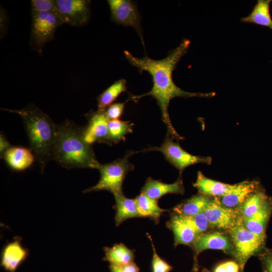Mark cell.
I'll return each instance as SVG.
<instances>
[{
  "label": "cell",
  "mask_w": 272,
  "mask_h": 272,
  "mask_svg": "<svg viewBox=\"0 0 272 272\" xmlns=\"http://www.w3.org/2000/svg\"><path fill=\"white\" fill-rule=\"evenodd\" d=\"M188 39H183L176 48L171 50L164 58L160 60L153 59L147 55L142 58L134 56L129 51H123L126 59L131 65L138 69L140 72H147L152 77L153 87L148 93L138 96H132L130 99L138 100L146 96L154 98L160 109L162 118L166 125L168 132L172 138L182 140L175 130L171 122L168 113L170 101L175 97H205L214 96L215 93H194L184 91L179 88L174 82L172 73L182 56L187 52L190 45Z\"/></svg>",
  "instance_id": "1"
},
{
  "label": "cell",
  "mask_w": 272,
  "mask_h": 272,
  "mask_svg": "<svg viewBox=\"0 0 272 272\" xmlns=\"http://www.w3.org/2000/svg\"><path fill=\"white\" fill-rule=\"evenodd\" d=\"M52 159L67 169H98L100 165L92 146L84 139L83 128L67 119L56 125Z\"/></svg>",
  "instance_id": "2"
},
{
  "label": "cell",
  "mask_w": 272,
  "mask_h": 272,
  "mask_svg": "<svg viewBox=\"0 0 272 272\" xmlns=\"http://www.w3.org/2000/svg\"><path fill=\"white\" fill-rule=\"evenodd\" d=\"M2 109L21 117L28 138L30 150L43 171L47 163L53 157L57 125L33 104L21 109Z\"/></svg>",
  "instance_id": "3"
},
{
  "label": "cell",
  "mask_w": 272,
  "mask_h": 272,
  "mask_svg": "<svg viewBox=\"0 0 272 272\" xmlns=\"http://www.w3.org/2000/svg\"><path fill=\"white\" fill-rule=\"evenodd\" d=\"M228 232L233 245L232 255L239 265L240 271L243 272L248 259L263 249L265 239L249 231L244 226L241 216Z\"/></svg>",
  "instance_id": "4"
},
{
  "label": "cell",
  "mask_w": 272,
  "mask_h": 272,
  "mask_svg": "<svg viewBox=\"0 0 272 272\" xmlns=\"http://www.w3.org/2000/svg\"><path fill=\"white\" fill-rule=\"evenodd\" d=\"M128 156L105 164H101L98 170L100 179L95 185L85 189L88 193L100 190H107L113 195L123 194L122 184L127 174L134 168L128 159Z\"/></svg>",
  "instance_id": "5"
},
{
  "label": "cell",
  "mask_w": 272,
  "mask_h": 272,
  "mask_svg": "<svg viewBox=\"0 0 272 272\" xmlns=\"http://www.w3.org/2000/svg\"><path fill=\"white\" fill-rule=\"evenodd\" d=\"M30 46L39 54L45 44L54 39L57 27L63 24L57 13H32Z\"/></svg>",
  "instance_id": "6"
},
{
  "label": "cell",
  "mask_w": 272,
  "mask_h": 272,
  "mask_svg": "<svg viewBox=\"0 0 272 272\" xmlns=\"http://www.w3.org/2000/svg\"><path fill=\"white\" fill-rule=\"evenodd\" d=\"M149 151H157L163 154L165 159L181 172L186 167L197 163L211 164L210 157L190 154L183 150L173 139L167 136L160 147L151 148Z\"/></svg>",
  "instance_id": "7"
},
{
  "label": "cell",
  "mask_w": 272,
  "mask_h": 272,
  "mask_svg": "<svg viewBox=\"0 0 272 272\" xmlns=\"http://www.w3.org/2000/svg\"><path fill=\"white\" fill-rule=\"evenodd\" d=\"M111 21L124 26L132 27L144 45L141 26V16L136 3L130 0H108Z\"/></svg>",
  "instance_id": "8"
},
{
  "label": "cell",
  "mask_w": 272,
  "mask_h": 272,
  "mask_svg": "<svg viewBox=\"0 0 272 272\" xmlns=\"http://www.w3.org/2000/svg\"><path fill=\"white\" fill-rule=\"evenodd\" d=\"M57 13L63 24L82 27L90 18V4L89 0H55Z\"/></svg>",
  "instance_id": "9"
},
{
  "label": "cell",
  "mask_w": 272,
  "mask_h": 272,
  "mask_svg": "<svg viewBox=\"0 0 272 272\" xmlns=\"http://www.w3.org/2000/svg\"><path fill=\"white\" fill-rule=\"evenodd\" d=\"M194 251V263L192 272L198 271V255L208 249L220 250L232 254L233 245L231 238L217 231L198 235L192 245Z\"/></svg>",
  "instance_id": "10"
},
{
  "label": "cell",
  "mask_w": 272,
  "mask_h": 272,
  "mask_svg": "<svg viewBox=\"0 0 272 272\" xmlns=\"http://www.w3.org/2000/svg\"><path fill=\"white\" fill-rule=\"evenodd\" d=\"M203 213L210 226L228 231L235 226L241 216L239 210L223 206L217 197L211 200Z\"/></svg>",
  "instance_id": "11"
},
{
  "label": "cell",
  "mask_w": 272,
  "mask_h": 272,
  "mask_svg": "<svg viewBox=\"0 0 272 272\" xmlns=\"http://www.w3.org/2000/svg\"><path fill=\"white\" fill-rule=\"evenodd\" d=\"M88 123L83 128V135L85 141L92 145L94 143L111 145L108 134V123L109 119L105 110L90 111L86 115Z\"/></svg>",
  "instance_id": "12"
},
{
  "label": "cell",
  "mask_w": 272,
  "mask_h": 272,
  "mask_svg": "<svg viewBox=\"0 0 272 272\" xmlns=\"http://www.w3.org/2000/svg\"><path fill=\"white\" fill-rule=\"evenodd\" d=\"M166 226L172 231L174 237V245L190 246L198 236L195 229L183 215L172 214Z\"/></svg>",
  "instance_id": "13"
},
{
  "label": "cell",
  "mask_w": 272,
  "mask_h": 272,
  "mask_svg": "<svg viewBox=\"0 0 272 272\" xmlns=\"http://www.w3.org/2000/svg\"><path fill=\"white\" fill-rule=\"evenodd\" d=\"M21 239L17 237L3 248L1 265L8 272H16L27 257L29 252L21 243Z\"/></svg>",
  "instance_id": "14"
},
{
  "label": "cell",
  "mask_w": 272,
  "mask_h": 272,
  "mask_svg": "<svg viewBox=\"0 0 272 272\" xmlns=\"http://www.w3.org/2000/svg\"><path fill=\"white\" fill-rule=\"evenodd\" d=\"M256 181H245L237 183L236 187L227 194L217 197L219 202L224 207L237 209L241 207L245 200L258 188Z\"/></svg>",
  "instance_id": "15"
},
{
  "label": "cell",
  "mask_w": 272,
  "mask_h": 272,
  "mask_svg": "<svg viewBox=\"0 0 272 272\" xmlns=\"http://www.w3.org/2000/svg\"><path fill=\"white\" fill-rule=\"evenodd\" d=\"M141 192L152 199L158 200L167 194H183L184 192V188L182 179L180 177L175 182L170 184L149 177L142 187Z\"/></svg>",
  "instance_id": "16"
},
{
  "label": "cell",
  "mask_w": 272,
  "mask_h": 272,
  "mask_svg": "<svg viewBox=\"0 0 272 272\" xmlns=\"http://www.w3.org/2000/svg\"><path fill=\"white\" fill-rule=\"evenodd\" d=\"M237 184H229L206 177L201 171H198L195 182L193 186L202 194L213 196L215 197L222 196L233 190Z\"/></svg>",
  "instance_id": "17"
},
{
  "label": "cell",
  "mask_w": 272,
  "mask_h": 272,
  "mask_svg": "<svg viewBox=\"0 0 272 272\" xmlns=\"http://www.w3.org/2000/svg\"><path fill=\"white\" fill-rule=\"evenodd\" d=\"M272 213V199L270 197L253 216L242 219L244 226L250 232L265 239L267 223Z\"/></svg>",
  "instance_id": "18"
},
{
  "label": "cell",
  "mask_w": 272,
  "mask_h": 272,
  "mask_svg": "<svg viewBox=\"0 0 272 272\" xmlns=\"http://www.w3.org/2000/svg\"><path fill=\"white\" fill-rule=\"evenodd\" d=\"M3 157L11 168L17 171L29 168L35 159L30 149L20 147H11Z\"/></svg>",
  "instance_id": "19"
},
{
  "label": "cell",
  "mask_w": 272,
  "mask_h": 272,
  "mask_svg": "<svg viewBox=\"0 0 272 272\" xmlns=\"http://www.w3.org/2000/svg\"><path fill=\"white\" fill-rule=\"evenodd\" d=\"M114 196L115 210L114 220L116 226H120L127 219L142 218L135 198H127L124 194L115 195Z\"/></svg>",
  "instance_id": "20"
},
{
  "label": "cell",
  "mask_w": 272,
  "mask_h": 272,
  "mask_svg": "<svg viewBox=\"0 0 272 272\" xmlns=\"http://www.w3.org/2000/svg\"><path fill=\"white\" fill-rule=\"evenodd\" d=\"M271 2V0H258L249 14L242 18L241 21L266 27L272 30V18L270 13Z\"/></svg>",
  "instance_id": "21"
},
{
  "label": "cell",
  "mask_w": 272,
  "mask_h": 272,
  "mask_svg": "<svg viewBox=\"0 0 272 272\" xmlns=\"http://www.w3.org/2000/svg\"><path fill=\"white\" fill-rule=\"evenodd\" d=\"M212 199L202 194L194 195L176 206L172 209V214L194 216L202 213Z\"/></svg>",
  "instance_id": "22"
},
{
  "label": "cell",
  "mask_w": 272,
  "mask_h": 272,
  "mask_svg": "<svg viewBox=\"0 0 272 272\" xmlns=\"http://www.w3.org/2000/svg\"><path fill=\"white\" fill-rule=\"evenodd\" d=\"M105 253L103 260L110 264L120 266L133 261L134 250L128 248L124 244H115L112 247H104Z\"/></svg>",
  "instance_id": "23"
},
{
  "label": "cell",
  "mask_w": 272,
  "mask_h": 272,
  "mask_svg": "<svg viewBox=\"0 0 272 272\" xmlns=\"http://www.w3.org/2000/svg\"><path fill=\"white\" fill-rule=\"evenodd\" d=\"M135 199L142 218H149L156 224H159L162 214L168 211L159 206L158 200L151 198L144 193L141 192Z\"/></svg>",
  "instance_id": "24"
},
{
  "label": "cell",
  "mask_w": 272,
  "mask_h": 272,
  "mask_svg": "<svg viewBox=\"0 0 272 272\" xmlns=\"http://www.w3.org/2000/svg\"><path fill=\"white\" fill-rule=\"evenodd\" d=\"M126 89V81L125 79H121L114 82L98 96V110H105Z\"/></svg>",
  "instance_id": "25"
},
{
  "label": "cell",
  "mask_w": 272,
  "mask_h": 272,
  "mask_svg": "<svg viewBox=\"0 0 272 272\" xmlns=\"http://www.w3.org/2000/svg\"><path fill=\"white\" fill-rule=\"evenodd\" d=\"M269 198L264 191L257 189L243 203L240 207L242 219H248L256 214Z\"/></svg>",
  "instance_id": "26"
},
{
  "label": "cell",
  "mask_w": 272,
  "mask_h": 272,
  "mask_svg": "<svg viewBox=\"0 0 272 272\" xmlns=\"http://www.w3.org/2000/svg\"><path fill=\"white\" fill-rule=\"evenodd\" d=\"M133 124L119 119L109 120L108 134L112 144H117L124 139L126 134L132 132Z\"/></svg>",
  "instance_id": "27"
},
{
  "label": "cell",
  "mask_w": 272,
  "mask_h": 272,
  "mask_svg": "<svg viewBox=\"0 0 272 272\" xmlns=\"http://www.w3.org/2000/svg\"><path fill=\"white\" fill-rule=\"evenodd\" d=\"M147 235L151 242L153 249L152 272H170L173 269V267L158 255L151 236L148 233H147Z\"/></svg>",
  "instance_id": "28"
},
{
  "label": "cell",
  "mask_w": 272,
  "mask_h": 272,
  "mask_svg": "<svg viewBox=\"0 0 272 272\" xmlns=\"http://www.w3.org/2000/svg\"><path fill=\"white\" fill-rule=\"evenodd\" d=\"M184 216L195 229L198 235L205 233L208 230L210 224L203 212L194 216Z\"/></svg>",
  "instance_id": "29"
},
{
  "label": "cell",
  "mask_w": 272,
  "mask_h": 272,
  "mask_svg": "<svg viewBox=\"0 0 272 272\" xmlns=\"http://www.w3.org/2000/svg\"><path fill=\"white\" fill-rule=\"evenodd\" d=\"M31 8V13L39 12L57 13L55 0H32Z\"/></svg>",
  "instance_id": "30"
},
{
  "label": "cell",
  "mask_w": 272,
  "mask_h": 272,
  "mask_svg": "<svg viewBox=\"0 0 272 272\" xmlns=\"http://www.w3.org/2000/svg\"><path fill=\"white\" fill-rule=\"evenodd\" d=\"M125 102L113 103L105 110V114L109 120L119 119L122 115Z\"/></svg>",
  "instance_id": "31"
},
{
  "label": "cell",
  "mask_w": 272,
  "mask_h": 272,
  "mask_svg": "<svg viewBox=\"0 0 272 272\" xmlns=\"http://www.w3.org/2000/svg\"><path fill=\"white\" fill-rule=\"evenodd\" d=\"M258 254L263 272H272V250L265 249Z\"/></svg>",
  "instance_id": "32"
},
{
  "label": "cell",
  "mask_w": 272,
  "mask_h": 272,
  "mask_svg": "<svg viewBox=\"0 0 272 272\" xmlns=\"http://www.w3.org/2000/svg\"><path fill=\"white\" fill-rule=\"evenodd\" d=\"M118 266L122 272H139L140 271L139 267L133 261Z\"/></svg>",
  "instance_id": "33"
},
{
  "label": "cell",
  "mask_w": 272,
  "mask_h": 272,
  "mask_svg": "<svg viewBox=\"0 0 272 272\" xmlns=\"http://www.w3.org/2000/svg\"><path fill=\"white\" fill-rule=\"evenodd\" d=\"M226 272H239L240 269L236 261H228L223 262Z\"/></svg>",
  "instance_id": "34"
},
{
  "label": "cell",
  "mask_w": 272,
  "mask_h": 272,
  "mask_svg": "<svg viewBox=\"0 0 272 272\" xmlns=\"http://www.w3.org/2000/svg\"><path fill=\"white\" fill-rule=\"evenodd\" d=\"M12 146L6 140V139L1 134L0 137V152L1 156L3 157L6 152L10 149Z\"/></svg>",
  "instance_id": "35"
},
{
  "label": "cell",
  "mask_w": 272,
  "mask_h": 272,
  "mask_svg": "<svg viewBox=\"0 0 272 272\" xmlns=\"http://www.w3.org/2000/svg\"><path fill=\"white\" fill-rule=\"evenodd\" d=\"M4 10H1V38L6 33L7 17V15L4 14Z\"/></svg>",
  "instance_id": "36"
},
{
  "label": "cell",
  "mask_w": 272,
  "mask_h": 272,
  "mask_svg": "<svg viewBox=\"0 0 272 272\" xmlns=\"http://www.w3.org/2000/svg\"><path fill=\"white\" fill-rule=\"evenodd\" d=\"M213 272H226L223 263L217 265L214 269Z\"/></svg>",
  "instance_id": "37"
},
{
  "label": "cell",
  "mask_w": 272,
  "mask_h": 272,
  "mask_svg": "<svg viewBox=\"0 0 272 272\" xmlns=\"http://www.w3.org/2000/svg\"><path fill=\"white\" fill-rule=\"evenodd\" d=\"M109 268L110 272H122L119 266L114 264H110Z\"/></svg>",
  "instance_id": "38"
},
{
  "label": "cell",
  "mask_w": 272,
  "mask_h": 272,
  "mask_svg": "<svg viewBox=\"0 0 272 272\" xmlns=\"http://www.w3.org/2000/svg\"><path fill=\"white\" fill-rule=\"evenodd\" d=\"M202 272H209L208 270H207L206 269H204Z\"/></svg>",
  "instance_id": "39"
}]
</instances>
